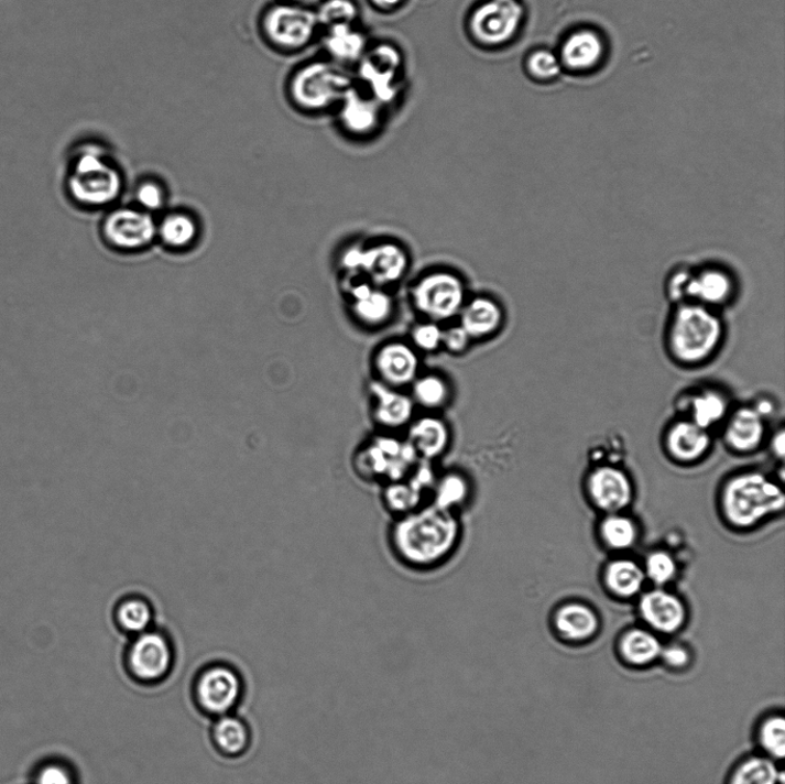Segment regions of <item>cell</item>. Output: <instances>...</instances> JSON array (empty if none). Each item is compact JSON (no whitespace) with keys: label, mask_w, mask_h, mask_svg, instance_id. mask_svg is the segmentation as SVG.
Returning <instances> with one entry per match:
<instances>
[{"label":"cell","mask_w":785,"mask_h":784,"mask_svg":"<svg viewBox=\"0 0 785 784\" xmlns=\"http://www.w3.org/2000/svg\"><path fill=\"white\" fill-rule=\"evenodd\" d=\"M460 538L461 526L455 512L433 504L397 516L390 531L392 551L414 568H430L448 560Z\"/></svg>","instance_id":"obj_1"},{"label":"cell","mask_w":785,"mask_h":784,"mask_svg":"<svg viewBox=\"0 0 785 784\" xmlns=\"http://www.w3.org/2000/svg\"><path fill=\"white\" fill-rule=\"evenodd\" d=\"M724 334L719 311L686 302L674 305L666 325L665 348L677 364L697 368L718 355Z\"/></svg>","instance_id":"obj_2"},{"label":"cell","mask_w":785,"mask_h":784,"mask_svg":"<svg viewBox=\"0 0 785 784\" xmlns=\"http://www.w3.org/2000/svg\"><path fill=\"white\" fill-rule=\"evenodd\" d=\"M73 198L86 205H103L121 189V177L101 145L86 143L74 151L67 178Z\"/></svg>","instance_id":"obj_3"},{"label":"cell","mask_w":785,"mask_h":784,"mask_svg":"<svg viewBox=\"0 0 785 784\" xmlns=\"http://www.w3.org/2000/svg\"><path fill=\"white\" fill-rule=\"evenodd\" d=\"M784 493L762 473L741 475L728 482L722 494L724 515L731 525L750 529L784 508Z\"/></svg>","instance_id":"obj_4"},{"label":"cell","mask_w":785,"mask_h":784,"mask_svg":"<svg viewBox=\"0 0 785 784\" xmlns=\"http://www.w3.org/2000/svg\"><path fill=\"white\" fill-rule=\"evenodd\" d=\"M352 86L345 70L332 63L316 61L293 73L286 91L295 108L314 113L339 106Z\"/></svg>","instance_id":"obj_5"},{"label":"cell","mask_w":785,"mask_h":784,"mask_svg":"<svg viewBox=\"0 0 785 784\" xmlns=\"http://www.w3.org/2000/svg\"><path fill=\"white\" fill-rule=\"evenodd\" d=\"M319 28L316 10L282 0L265 9L259 20L261 37L282 54H294L307 47Z\"/></svg>","instance_id":"obj_6"},{"label":"cell","mask_w":785,"mask_h":784,"mask_svg":"<svg viewBox=\"0 0 785 784\" xmlns=\"http://www.w3.org/2000/svg\"><path fill=\"white\" fill-rule=\"evenodd\" d=\"M418 457L407 439L385 433L366 443L356 454V472L363 480L389 484L406 478Z\"/></svg>","instance_id":"obj_7"},{"label":"cell","mask_w":785,"mask_h":784,"mask_svg":"<svg viewBox=\"0 0 785 784\" xmlns=\"http://www.w3.org/2000/svg\"><path fill=\"white\" fill-rule=\"evenodd\" d=\"M523 19L525 9L520 0H486L470 14L468 29L477 43L497 47L516 36Z\"/></svg>","instance_id":"obj_8"},{"label":"cell","mask_w":785,"mask_h":784,"mask_svg":"<svg viewBox=\"0 0 785 784\" xmlns=\"http://www.w3.org/2000/svg\"><path fill=\"white\" fill-rule=\"evenodd\" d=\"M413 301L416 309L433 323L449 320L464 306L465 286L453 273H433L414 286Z\"/></svg>","instance_id":"obj_9"},{"label":"cell","mask_w":785,"mask_h":784,"mask_svg":"<svg viewBox=\"0 0 785 784\" xmlns=\"http://www.w3.org/2000/svg\"><path fill=\"white\" fill-rule=\"evenodd\" d=\"M359 62V76L369 86L371 97L382 107L395 101L403 64L401 51L395 45L382 43L366 51Z\"/></svg>","instance_id":"obj_10"},{"label":"cell","mask_w":785,"mask_h":784,"mask_svg":"<svg viewBox=\"0 0 785 784\" xmlns=\"http://www.w3.org/2000/svg\"><path fill=\"white\" fill-rule=\"evenodd\" d=\"M433 462L418 460L412 472L404 479L385 484L383 502L397 516L424 507L427 493H432L437 476Z\"/></svg>","instance_id":"obj_11"},{"label":"cell","mask_w":785,"mask_h":784,"mask_svg":"<svg viewBox=\"0 0 785 784\" xmlns=\"http://www.w3.org/2000/svg\"><path fill=\"white\" fill-rule=\"evenodd\" d=\"M738 283L728 270L709 265L694 270L687 287V302L719 311L735 298Z\"/></svg>","instance_id":"obj_12"},{"label":"cell","mask_w":785,"mask_h":784,"mask_svg":"<svg viewBox=\"0 0 785 784\" xmlns=\"http://www.w3.org/2000/svg\"><path fill=\"white\" fill-rule=\"evenodd\" d=\"M172 649L164 635L144 632L129 652V665L143 682H156L164 677L172 665Z\"/></svg>","instance_id":"obj_13"},{"label":"cell","mask_w":785,"mask_h":784,"mask_svg":"<svg viewBox=\"0 0 785 784\" xmlns=\"http://www.w3.org/2000/svg\"><path fill=\"white\" fill-rule=\"evenodd\" d=\"M242 692L239 675L233 671L217 666L207 669L197 685V696L201 707L215 715H223L237 705Z\"/></svg>","instance_id":"obj_14"},{"label":"cell","mask_w":785,"mask_h":784,"mask_svg":"<svg viewBox=\"0 0 785 784\" xmlns=\"http://www.w3.org/2000/svg\"><path fill=\"white\" fill-rule=\"evenodd\" d=\"M372 415L377 425L390 434L406 429L415 417V404L401 389L388 386L380 381L371 384Z\"/></svg>","instance_id":"obj_15"},{"label":"cell","mask_w":785,"mask_h":784,"mask_svg":"<svg viewBox=\"0 0 785 784\" xmlns=\"http://www.w3.org/2000/svg\"><path fill=\"white\" fill-rule=\"evenodd\" d=\"M588 488L596 507L609 514L620 513L633 500L631 479L612 466L596 468L589 477Z\"/></svg>","instance_id":"obj_16"},{"label":"cell","mask_w":785,"mask_h":784,"mask_svg":"<svg viewBox=\"0 0 785 784\" xmlns=\"http://www.w3.org/2000/svg\"><path fill=\"white\" fill-rule=\"evenodd\" d=\"M640 614L650 629L662 634L678 632L687 620V609L682 598L661 588L641 597Z\"/></svg>","instance_id":"obj_17"},{"label":"cell","mask_w":785,"mask_h":784,"mask_svg":"<svg viewBox=\"0 0 785 784\" xmlns=\"http://www.w3.org/2000/svg\"><path fill=\"white\" fill-rule=\"evenodd\" d=\"M607 45L603 37L593 30L585 29L568 35L558 55L563 68L574 73H588L603 62Z\"/></svg>","instance_id":"obj_18"},{"label":"cell","mask_w":785,"mask_h":784,"mask_svg":"<svg viewBox=\"0 0 785 784\" xmlns=\"http://www.w3.org/2000/svg\"><path fill=\"white\" fill-rule=\"evenodd\" d=\"M406 429V439L421 460L433 462L447 453L450 447V428L447 423L434 414L414 417Z\"/></svg>","instance_id":"obj_19"},{"label":"cell","mask_w":785,"mask_h":784,"mask_svg":"<svg viewBox=\"0 0 785 784\" xmlns=\"http://www.w3.org/2000/svg\"><path fill=\"white\" fill-rule=\"evenodd\" d=\"M105 237L121 249H139L148 246L155 235L151 217L134 210H120L103 225Z\"/></svg>","instance_id":"obj_20"},{"label":"cell","mask_w":785,"mask_h":784,"mask_svg":"<svg viewBox=\"0 0 785 784\" xmlns=\"http://www.w3.org/2000/svg\"><path fill=\"white\" fill-rule=\"evenodd\" d=\"M375 366L380 382L395 389L412 385L418 373L416 352L401 342L384 346L377 355Z\"/></svg>","instance_id":"obj_21"},{"label":"cell","mask_w":785,"mask_h":784,"mask_svg":"<svg viewBox=\"0 0 785 784\" xmlns=\"http://www.w3.org/2000/svg\"><path fill=\"white\" fill-rule=\"evenodd\" d=\"M408 265V258L403 248L394 243H383L363 249L361 271L379 285L400 281Z\"/></svg>","instance_id":"obj_22"},{"label":"cell","mask_w":785,"mask_h":784,"mask_svg":"<svg viewBox=\"0 0 785 784\" xmlns=\"http://www.w3.org/2000/svg\"><path fill=\"white\" fill-rule=\"evenodd\" d=\"M339 120L353 135H370L379 128L382 119V106L371 96L362 95L351 87L339 102Z\"/></svg>","instance_id":"obj_23"},{"label":"cell","mask_w":785,"mask_h":784,"mask_svg":"<svg viewBox=\"0 0 785 784\" xmlns=\"http://www.w3.org/2000/svg\"><path fill=\"white\" fill-rule=\"evenodd\" d=\"M766 432L765 417L754 407H741L730 417L726 438L739 453H751L761 446Z\"/></svg>","instance_id":"obj_24"},{"label":"cell","mask_w":785,"mask_h":784,"mask_svg":"<svg viewBox=\"0 0 785 784\" xmlns=\"http://www.w3.org/2000/svg\"><path fill=\"white\" fill-rule=\"evenodd\" d=\"M711 446L708 429L691 422H679L672 427L667 437V447L672 456L684 462L700 459Z\"/></svg>","instance_id":"obj_25"},{"label":"cell","mask_w":785,"mask_h":784,"mask_svg":"<svg viewBox=\"0 0 785 784\" xmlns=\"http://www.w3.org/2000/svg\"><path fill=\"white\" fill-rule=\"evenodd\" d=\"M460 326L472 339L491 336L503 324V311L499 304L487 297H478L464 304Z\"/></svg>","instance_id":"obj_26"},{"label":"cell","mask_w":785,"mask_h":784,"mask_svg":"<svg viewBox=\"0 0 785 784\" xmlns=\"http://www.w3.org/2000/svg\"><path fill=\"white\" fill-rule=\"evenodd\" d=\"M557 633L574 642L591 639L599 630V619L595 611L580 603L562 607L555 616Z\"/></svg>","instance_id":"obj_27"},{"label":"cell","mask_w":785,"mask_h":784,"mask_svg":"<svg viewBox=\"0 0 785 784\" xmlns=\"http://www.w3.org/2000/svg\"><path fill=\"white\" fill-rule=\"evenodd\" d=\"M352 307L356 317L363 324L379 326L389 320L392 301L388 294L362 283L351 287Z\"/></svg>","instance_id":"obj_28"},{"label":"cell","mask_w":785,"mask_h":784,"mask_svg":"<svg viewBox=\"0 0 785 784\" xmlns=\"http://www.w3.org/2000/svg\"><path fill=\"white\" fill-rule=\"evenodd\" d=\"M326 30L324 45L334 59L342 63L358 62L368 51V41L353 24H335Z\"/></svg>","instance_id":"obj_29"},{"label":"cell","mask_w":785,"mask_h":784,"mask_svg":"<svg viewBox=\"0 0 785 784\" xmlns=\"http://www.w3.org/2000/svg\"><path fill=\"white\" fill-rule=\"evenodd\" d=\"M621 657L633 666H646L661 658L663 645L658 638L645 630L626 632L619 644Z\"/></svg>","instance_id":"obj_30"},{"label":"cell","mask_w":785,"mask_h":784,"mask_svg":"<svg viewBox=\"0 0 785 784\" xmlns=\"http://www.w3.org/2000/svg\"><path fill=\"white\" fill-rule=\"evenodd\" d=\"M645 571L631 559L612 562L606 571L609 589L619 597L631 598L641 592L645 584Z\"/></svg>","instance_id":"obj_31"},{"label":"cell","mask_w":785,"mask_h":784,"mask_svg":"<svg viewBox=\"0 0 785 784\" xmlns=\"http://www.w3.org/2000/svg\"><path fill=\"white\" fill-rule=\"evenodd\" d=\"M470 493H472V487L462 473L448 472L436 478L432 490V504L441 510L455 512L469 501Z\"/></svg>","instance_id":"obj_32"},{"label":"cell","mask_w":785,"mask_h":784,"mask_svg":"<svg viewBox=\"0 0 785 784\" xmlns=\"http://www.w3.org/2000/svg\"><path fill=\"white\" fill-rule=\"evenodd\" d=\"M415 406L436 411L447 406L451 400L450 385L443 378L434 374L416 378L412 383Z\"/></svg>","instance_id":"obj_33"},{"label":"cell","mask_w":785,"mask_h":784,"mask_svg":"<svg viewBox=\"0 0 785 784\" xmlns=\"http://www.w3.org/2000/svg\"><path fill=\"white\" fill-rule=\"evenodd\" d=\"M600 535L613 551L623 552L635 545L639 540V530L631 518L620 513H610L601 522Z\"/></svg>","instance_id":"obj_34"},{"label":"cell","mask_w":785,"mask_h":784,"mask_svg":"<svg viewBox=\"0 0 785 784\" xmlns=\"http://www.w3.org/2000/svg\"><path fill=\"white\" fill-rule=\"evenodd\" d=\"M693 422L704 429L720 423L727 414L728 402L721 392L706 389L691 401Z\"/></svg>","instance_id":"obj_35"},{"label":"cell","mask_w":785,"mask_h":784,"mask_svg":"<svg viewBox=\"0 0 785 784\" xmlns=\"http://www.w3.org/2000/svg\"><path fill=\"white\" fill-rule=\"evenodd\" d=\"M117 620L122 630L142 634L152 622V609L142 597H128L117 608Z\"/></svg>","instance_id":"obj_36"},{"label":"cell","mask_w":785,"mask_h":784,"mask_svg":"<svg viewBox=\"0 0 785 784\" xmlns=\"http://www.w3.org/2000/svg\"><path fill=\"white\" fill-rule=\"evenodd\" d=\"M778 781L783 783V773L771 758L753 756L738 767L730 784H778Z\"/></svg>","instance_id":"obj_37"},{"label":"cell","mask_w":785,"mask_h":784,"mask_svg":"<svg viewBox=\"0 0 785 784\" xmlns=\"http://www.w3.org/2000/svg\"><path fill=\"white\" fill-rule=\"evenodd\" d=\"M215 739L226 753L239 754L248 747L249 733L242 721L225 717L216 725Z\"/></svg>","instance_id":"obj_38"},{"label":"cell","mask_w":785,"mask_h":784,"mask_svg":"<svg viewBox=\"0 0 785 784\" xmlns=\"http://www.w3.org/2000/svg\"><path fill=\"white\" fill-rule=\"evenodd\" d=\"M526 69L528 75L538 83H552L563 70L558 55L548 50H536L527 57Z\"/></svg>","instance_id":"obj_39"},{"label":"cell","mask_w":785,"mask_h":784,"mask_svg":"<svg viewBox=\"0 0 785 784\" xmlns=\"http://www.w3.org/2000/svg\"><path fill=\"white\" fill-rule=\"evenodd\" d=\"M316 11L320 28L326 29L335 24H353L359 14L353 0H324Z\"/></svg>","instance_id":"obj_40"},{"label":"cell","mask_w":785,"mask_h":784,"mask_svg":"<svg viewBox=\"0 0 785 784\" xmlns=\"http://www.w3.org/2000/svg\"><path fill=\"white\" fill-rule=\"evenodd\" d=\"M759 743L774 760H783L785 754V720L774 716L765 720L759 729Z\"/></svg>","instance_id":"obj_41"},{"label":"cell","mask_w":785,"mask_h":784,"mask_svg":"<svg viewBox=\"0 0 785 784\" xmlns=\"http://www.w3.org/2000/svg\"><path fill=\"white\" fill-rule=\"evenodd\" d=\"M160 231L165 243L174 248H182L193 242L196 226L190 218L177 215L165 219Z\"/></svg>","instance_id":"obj_42"},{"label":"cell","mask_w":785,"mask_h":784,"mask_svg":"<svg viewBox=\"0 0 785 784\" xmlns=\"http://www.w3.org/2000/svg\"><path fill=\"white\" fill-rule=\"evenodd\" d=\"M644 571L648 580L658 587H663L675 579L677 564L669 553L658 551L647 556Z\"/></svg>","instance_id":"obj_43"},{"label":"cell","mask_w":785,"mask_h":784,"mask_svg":"<svg viewBox=\"0 0 785 784\" xmlns=\"http://www.w3.org/2000/svg\"><path fill=\"white\" fill-rule=\"evenodd\" d=\"M693 273L690 268H676L667 276L666 280V296L673 305L687 302V287Z\"/></svg>","instance_id":"obj_44"},{"label":"cell","mask_w":785,"mask_h":784,"mask_svg":"<svg viewBox=\"0 0 785 784\" xmlns=\"http://www.w3.org/2000/svg\"><path fill=\"white\" fill-rule=\"evenodd\" d=\"M441 337L443 329L433 322L416 326L412 333L416 348L428 352L441 346Z\"/></svg>","instance_id":"obj_45"},{"label":"cell","mask_w":785,"mask_h":784,"mask_svg":"<svg viewBox=\"0 0 785 784\" xmlns=\"http://www.w3.org/2000/svg\"><path fill=\"white\" fill-rule=\"evenodd\" d=\"M470 341H472V338L469 337L461 326L443 329L441 345L450 352H464Z\"/></svg>","instance_id":"obj_46"},{"label":"cell","mask_w":785,"mask_h":784,"mask_svg":"<svg viewBox=\"0 0 785 784\" xmlns=\"http://www.w3.org/2000/svg\"><path fill=\"white\" fill-rule=\"evenodd\" d=\"M661 658L668 667L679 669L689 665L691 656L685 646L669 645L666 649L663 647Z\"/></svg>","instance_id":"obj_47"},{"label":"cell","mask_w":785,"mask_h":784,"mask_svg":"<svg viewBox=\"0 0 785 784\" xmlns=\"http://www.w3.org/2000/svg\"><path fill=\"white\" fill-rule=\"evenodd\" d=\"M138 197L140 203L149 210H155L163 204V192L154 183H146V185L142 186Z\"/></svg>","instance_id":"obj_48"},{"label":"cell","mask_w":785,"mask_h":784,"mask_svg":"<svg viewBox=\"0 0 785 784\" xmlns=\"http://www.w3.org/2000/svg\"><path fill=\"white\" fill-rule=\"evenodd\" d=\"M37 784H73V780L64 767L51 765L41 771Z\"/></svg>","instance_id":"obj_49"},{"label":"cell","mask_w":785,"mask_h":784,"mask_svg":"<svg viewBox=\"0 0 785 784\" xmlns=\"http://www.w3.org/2000/svg\"><path fill=\"white\" fill-rule=\"evenodd\" d=\"M362 248H352L348 250L342 259V264L345 269L352 273L360 272L362 263Z\"/></svg>","instance_id":"obj_50"},{"label":"cell","mask_w":785,"mask_h":784,"mask_svg":"<svg viewBox=\"0 0 785 784\" xmlns=\"http://www.w3.org/2000/svg\"><path fill=\"white\" fill-rule=\"evenodd\" d=\"M370 2L382 11H392L400 8L405 0H370Z\"/></svg>","instance_id":"obj_51"},{"label":"cell","mask_w":785,"mask_h":784,"mask_svg":"<svg viewBox=\"0 0 785 784\" xmlns=\"http://www.w3.org/2000/svg\"><path fill=\"white\" fill-rule=\"evenodd\" d=\"M753 407L759 414L763 415L764 417L770 415L774 410L773 403L768 400L759 401V403H756V405Z\"/></svg>","instance_id":"obj_52"},{"label":"cell","mask_w":785,"mask_h":784,"mask_svg":"<svg viewBox=\"0 0 785 784\" xmlns=\"http://www.w3.org/2000/svg\"><path fill=\"white\" fill-rule=\"evenodd\" d=\"M282 2L314 9L316 7H319L324 2V0H282Z\"/></svg>","instance_id":"obj_53"},{"label":"cell","mask_w":785,"mask_h":784,"mask_svg":"<svg viewBox=\"0 0 785 784\" xmlns=\"http://www.w3.org/2000/svg\"><path fill=\"white\" fill-rule=\"evenodd\" d=\"M774 450L777 453L779 456L784 455V434L781 433L777 437L776 440L774 442Z\"/></svg>","instance_id":"obj_54"}]
</instances>
